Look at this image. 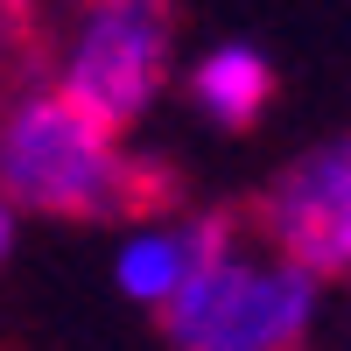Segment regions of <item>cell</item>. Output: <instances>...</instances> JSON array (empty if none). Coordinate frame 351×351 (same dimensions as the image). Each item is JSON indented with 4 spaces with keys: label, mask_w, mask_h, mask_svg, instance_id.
I'll return each mask as SVG.
<instances>
[{
    "label": "cell",
    "mask_w": 351,
    "mask_h": 351,
    "mask_svg": "<svg viewBox=\"0 0 351 351\" xmlns=\"http://www.w3.org/2000/svg\"><path fill=\"white\" fill-rule=\"evenodd\" d=\"M176 0H77L71 43L56 56V92L106 127H134L169 84Z\"/></svg>",
    "instance_id": "3"
},
{
    "label": "cell",
    "mask_w": 351,
    "mask_h": 351,
    "mask_svg": "<svg viewBox=\"0 0 351 351\" xmlns=\"http://www.w3.org/2000/svg\"><path fill=\"white\" fill-rule=\"evenodd\" d=\"M0 197L21 218L56 225H141L176 204V176L134 155L120 127L92 120L56 84L0 99Z\"/></svg>",
    "instance_id": "1"
},
{
    "label": "cell",
    "mask_w": 351,
    "mask_h": 351,
    "mask_svg": "<svg viewBox=\"0 0 351 351\" xmlns=\"http://www.w3.org/2000/svg\"><path fill=\"white\" fill-rule=\"evenodd\" d=\"M14 232H21V211L0 197V267H8V253H14Z\"/></svg>",
    "instance_id": "8"
},
{
    "label": "cell",
    "mask_w": 351,
    "mask_h": 351,
    "mask_svg": "<svg viewBox=\"0 0 351 351\" xmlns=\"http://www.w3.org/2000/svg\"><path fill=\"white\" fill-rule=\"evenodd\" d=\"M190 106L225 134H253L274 106V64L246 43H225L190 71Z\"/></svg>",
    "instance_id": "5"
},
{
    "label": "cell",
    "mask_w": 351,
    "mask_h": 351,
    "mask_svg": "<svg viewBox=\"0 0 351 351\" xmlns=\"http://www.w3.org/2000/svg\"><path fill=\"white\" fill-rule=\"evenodd\" d=\"M204 246V218H183V225H162V218H141L120 253H112V288L141 309H162L176 295V281L190 274V260Z\"/></svg>",
    "instance_id": "6"
},
{
    "label": "cell",
    "mask_w": 351,
    "mask_h": 351,
    "mask_svg": "<svg viewBox=\"0 0 351 351\" xmlns=\"http://www.w3.org/2000/svg\"><path fill=\"white\" fill-rule=\"evenodd\" d=\"M43 64H49L43 0H0V99H14Z\"/></svg>",
    "instance_id": "7"
},
{
    "label": "cell",
    "mask_w": 351,
    "mask_h": 351,
    "mask_svg": "<svg viewBox=\"0 0 351 351\" xmlns=\"http://www.w3.org/2000/svg\"><path fill=\"white\" fill-rule=\"evenodd\" d=\"M169 351H309L316 281L239 239V211H204V246L155 309Z\"/></svg>",
    "instance_id": "2"
},
{
    "label": "cell",
    "mask_w": 351,
    "mask_h": 351,
    "mask_svg": "<svg viewBox=\"0 0 351 351\" xmlns=\"http://www.w3.org/2000/svg\"><path fill=\"white\" fill-rule=\"evenodd\" d=\"M253 225L309 281L351 274V134L295 155L253 204Z\"/></svg>",
    "instance_id": "4"
}]
</instances>
